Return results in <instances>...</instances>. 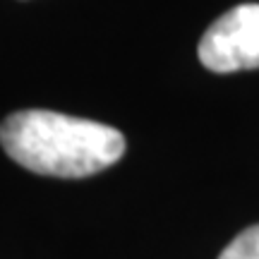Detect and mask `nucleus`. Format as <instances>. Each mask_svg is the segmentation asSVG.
I'll return each instance as SVG.
<instances>
[{"label": "nucleus", "mask_w": 259, "mask_h": 259, "mask_svg": "<svg viewBox=\"0 0 259 259\" xmlns=\"http://www.w3.org/2000/svg\"><path fill=\"white\" fill-rule=\"evenodd\" d=\"M197 56L206 70L219 74L259 67V3L221 15L199 38Z\"/></svg>", "instance_id": "nucleus-2"}, {"label": "nucleus", "mask_w": 259, "mask_h": 259, "mask_svg": "<svg viewBox=\"0 0 259 259\" xmlns=\"http://www.w3.org/2000/svg\"><path fill=\"white\" fill-rule=\"evenodd\" d=\"M219 259H259V226L245 228Z\"/></svg>", "instance_id": "nucleus-3"}, {"label": "nucleus", "mask_w": 259, "mask_h": 259, "mask_svg": "<svg viewBox=\"0 0 259 259\" xmlns=\"http://www.w3.org/2000/svg\"><path fill=\"white\" fill-rule=\"evenodd\" d=\"M0 147L15 163L38 176L89 178L125 154L120 130L56 111H17L0 125Z\"/></svg>", "instance_id": "nucleus-1"}]
</instances>
